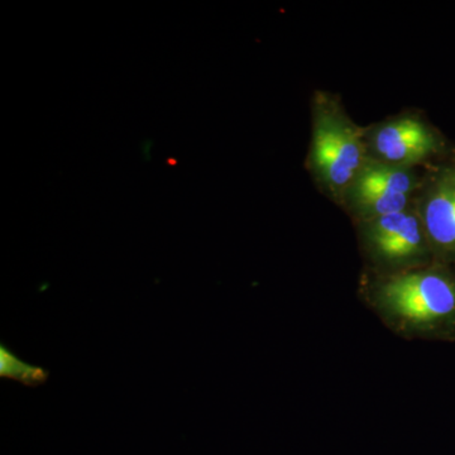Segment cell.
<instances>
[{
	"mask_svg": "<svg viewBox=\"0 0 455 455\" xmlns=\"http://www.w3.org/2000/svg\"><path fill=\"white\" fill-rule=\"evenodd\" d=\"M416 211L434 259L455 266V151L425 172Z\"/></svg>",
	"mask_w": 455,
	"mask_h": 455,
	"instance_id": "8992f818",
	"label": "cell"
},
{
	"mask_svg": "<svg viewBox=\"0 0 455 455\" xmlns=\"http://www.w3.org/2000/svg\"><path fill=\"white\" fill-rule=\"evenodd\" d=\"M364 271L396 275L433 262L429 242L415 205L353 224Z\"/></svg>",
	"mask_w": 455,
	"mask_h": 455,
	"instance_id": "3957f363",
	"label": "cell"
},
{
	"mask_svg": "<svg viewBox=\"0 0 455 455\" xmlns=\"http://www.w3.org/2000/svg\"><path fill=\"white\" fill-rule=\"evenodd\" d=\"M310 114L307 170L317 190L339 208L370 158L364 127L350 118L339 95L325 90L314 92Z\"/></svg>",
	"mask_w": 455,
	"mask_h": 455,
	"instance_id": "7a4b0ae2",
	"label": "cell"
},
{
	"mask_svg": "<svg viewBox=\"0 0 455 455\" xmlns=\"http://www.w3.org/2000/svg\"><path fill=\"white\" fill-rule=\"evenodd\" d=\"M357 295L403 339L455 341V266L433 260L396 275L361 269Z\"/></svg>",
	"mask_w": 455,
	"mask_h": 455,
	"instance_id": "6da1fadb",
	"label": "cell"
},
{
	"mask_svg": "<svg viewBox=\"0 0 455 455\" xmlns=\"http://www.w3.org/2000/svg\"><path fill=\"white\" fill-rule=\"evenodd\" d=\"M0 377L22 383L27 387H38L49 379L50 372L44 368L32 366L18 357L7 344H0Z\"/></svg>",
	"mask_w": 455,
	"mask_h": 455,
	"instance_id": "52a82bcc",
	"label": "cell"
},
{
	"mask_svg": "<svg viewBox=\"0 0 455 455\" xmlns=\"http://www.w3.org/2000/svg\"><path fill=\"white\" fill-rule=\"evenodd\" d=\"M427 170L394 166L370 157L339 208L352 224L406 211L415 205Z\"/></svg>",
	"mask_w": 455,
	"mask_h": 455,
	"instance_id": "5b68a950",
	"label": "cell"
},
{
	"mask_svg": "<svg viewBox=\"0 0 455 455\" xmlns=\"http://www.w3.org/2000/svg\"><path fill=\"white\" fill-rule=\"evenodd\" d=\"M371 158L394 166L430 169L453 154L421 113L405 112L364 127Z\"/></svg>",
	"mask_w": 455,
	"mask_h": 455,
	"instance_id": "277c9868",
	"label": "cell"
}]
</instances>
